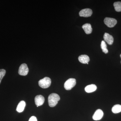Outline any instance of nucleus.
Masks as SVG:
<instances>
[{"mask_svg": "<svg viewBox=\"0 0 121 121\" xmlns=\"http://www.w3.org/2000/svg\"><path fill=\"white\" fill-rule=\"evenodd\" d=\"M82 28L84 30L86 34L87 35L91 34L92 31V28L91 24L86 23L84 24L82 26Z\"/></svg>", "mask_w": 121, "mask_h": 121, "instance_id": "nucleus-11", "label": "nucleus"}, {"mask_svg": "<svg viewBox=\"0 0 121 121\" xmlns=\"http://www.w3.org/2000/svg\"><path fill=\"white\" fill-rule=\"evenodd\" d=\"M6 73V71L4 69H0V83L1 82L2 79L5 75Z\"/></svg>", "mask_w": 121, "mask_h": 121, "instance_id": "nucleus-17", "label": "nucleus"}, {"mask_svg": "<svg viewBox=\"0 0 121 121\" xmlns=\"http://www.w3.org/2000/svg\"><path fill=\"white\" fill-rule=\"evenodd\" d=\"M78 60L80 63L82 64H87L90 61V58L86 55H81L78 57Z\"/></svg>", "mask_w": 121, "mask_h": 121, "instance_id": "nucleus-10", "label": "nucleus"}, {"mask_svg": "<svg viewBox=\"0 0 121 121\" xmlns=\"http://www.w3.org/2000/svg\"><path fill=\"white\" fill-rule=\"evenodd\" d=\"M29 121H37L36 117L35 116H32L30 118Z\"/></svg>", "mask_w": 121, "mask_h": 121, "instance_id": "nucleus-18", "label": "nucleus"}, {"mask_svg": "<svg viewBox=\"0 0 121 121\" xmlns=\"http://www.w3.org/2000/svg\"><path fill=\"white\" fill-rule=\"evenodd\" d=\"M120 56H121V55H120Z\"/></svg>", "mask_w": 121, "mask_h": 121, "instance_id": "nucleus-19", "label": "nucleus"}, {"mask_svg": "<svg viewBox=\"0 0 121 121\" xmlns=\"http://www.w3.org/2000/svg\"><path fill=\"white\" fill-rule=\"evenodd\" d=\"M112 111L114 113H118L121 112V105L119 104L115 105L113 107Z\"/></svg>", "mask_w": 121, "mask_h": 121, "instance_id": "nucleus-14", "label": "nucleus"}, {"mask_svg": "<svg viewBox=\"0 0 121 121\" xmlns=\"http://www.w3.org/2000/svg\"><path fill=\"white\" fill-rule=\"evenodd\" d=\"M93 13V11L90 9H82L79 12V15L80 17H88L91 16Z\"/></svg>", "mask_w": 121, "mask_h": 121, "instance_id": "nucleus-6", "label": "nucleus"}, {"mask_svg": "<svg viewBox=\"0 0 121 121\" xmlns=\"http://www.w3.org/2000/svg\"><path fill=\"white\" fill-rule=\"evenodd\" d=\"M26 106V103L24 101H21L17 105L16 110L19 112H22L24 110Z\"/></svg>", "mask_w": 121, "mask_h": 121, "instance_id": "nucleus-13", "label": "nucleus"}, {"mask_svg": "<svg viewBox=\"0 0 121 121\" xmlns=\"http://www.w3.org/2000/svg\"><path fill=\"white\" fill-rule=\"evenodd\" d=\"M44 98L43 96L41 95H37L35 98V102L37 106L42 105L44 103Z\"/></svg>", "mask_w": 121, "mask_h": 121, "instance_id": "nucleus-8", "label": "nucleus"}, {"mask_svg": "<svg viewBox=\"0 0 121 121\" xmlns=\"http://www.w3.org/2000/svg\"><path fill=\"white\" fill-rule=\"evenodd\" d=\"M97 87L96 85L94 84H91L88 85L85 88V90L87 93H91L96 91Z\"/></svg>", "mask_w": 121, "mask_h": 121, "instance_id": "nucleus-12", "label": "nucleus"}, {"mask_svg": "<svg viewBox=\"0 0 121 121\" xmlns=\"http://www.w3.org/2000/svg\"><path fill=\"white\" fill-rule=\"evenodd\" d=\"M29 72V69L27 65L25 63L22 64L19 68L18 73L21 75L26 76Z\"/></svg>", "mask_w": 121, "mask_h": 121, "instance_id": "nucleus-5", "label": "nucleus"}, {"mask_svg": "<svg viewBox=\"0 0 121 121\" xmlns=\"http://www.w3.org/2000/svg\"><path fill=\"white\" fill-rule=\"evenodd\" d=\"M104 22L105 24L108 27L112 28L117 24V21L114 18L106 17L104 19Z\"/></svg>", "mask_w": 121, "mask_h": 121, "instance_id": "nucleus-4", "label": "nucleus"}, {"mask_svg": "<svg viewBox=\"0 0 121 121\" xmlns=\"http://www.w3.org/2000/svg\"><path fill=\"white\" fill-rule=\"evenodd\" d=\"M51 84V80L48 77H46L42 79L39 80V86L43 89L48 88Z\"/></svg>", "mask_w": 121, "mask_h": 121, "instance_id": "nucleus-2", "label": "nucleus"}, {"mask_svg": "<svg viewBox=\"0 0 121 121\" xmlns=\"http://www.w3.org/2000/svg\"><path fill=\"white\" fill-rule=\"evenodd\" d=\"M76 84V80L75 79L70 78L65 82L64 87L67 90H70Z\"/></svg>", "mask_w": 121, "mask_h": 121, "instance_id": "nucleus-3", "label": "nucleus"}, {"mask_svg": "<svg viewBox=\"0 0 121 121\" xmlns=\"http://www.w3.org/2000/svg\"><path fill=\"white\" fill-rule=\"evenodd\" d=\"M48 103L50 107L55 106L60 100V97L56 93H52L49 95L48 98Z\"/></svg>", "mask_w": 121, "mask_h": 121, "instance_id": "nucleus-1", "label": "nucleus"}, {"mask_svg": "<svg viewBox=\"0 0 121 121\" xmlns=\"http://www.w3.org/2000/svg\"><path fill=\"white\" fill-rule=\"evenodd\" d=\"M103 38L104 41H105L108 44L112 45L114 41L113 37L111 35H109V33H105L104 34Z\"/></svg>", "mask_w": 121, "mask_h": 121, "instance_id": "nucleus-9", "label": "nucleus"}, {"mask_svg": "<svg viewBox=\"0 0 121 121\" xmlns=\"http://www.w3.org/2000/svg\"><path fill=\"white\" fill-rule=\"evenodd\" d=\"M104 115L103 111L100 109H98L95 111L93 115V118L95 121H99L102 118Z\"/></svg>", "mask_w": 121, "mask_h": 121, "instance_id": "nucleus-7", "label": "nucleus"}, {"mask_svg": "<svg viewBox=\"0 0 121 121\" xmlns=\"http://www.w3.org/2000/svg\"><path fill=\"white\" fill-rule=\"evenodd\" d=\"M101 47L102 51L104 53L106 54L108 53V51L107 48V46L104 40H102V41Z\"/></svg>", "mask_w": 121, "mask_h": 121, "instance_id": "nucleus-15", "label": "nucleus"}, {"mask_svg": "<svg viewBox=\"0 0 121 121\" xmlns=\"http://www.w3.org/2000/svg\"><path fill=\"white\" fill-rule=\"evenodd\" d=\"M115 9L117 12H121V2L117 1L114 3Z\"/></svg>", "mask_w": 121, "mask_h": 121, "instance_id": "nucleus-16", "label": "nucleus"}]
</instances>
